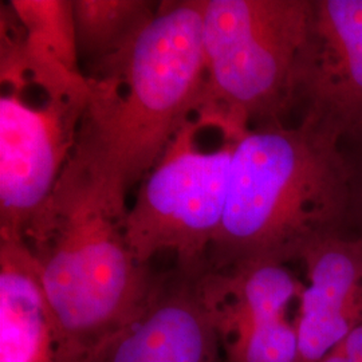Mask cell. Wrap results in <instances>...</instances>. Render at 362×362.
I'll use <instances>...</instances> for the list:
<instances>
[{"label": "cell", "instance_id": "cell-1", "mask_svg": "<svg viewBox=\"0 0 362 362\" xmlns=\"http://www.w3.org/2000/svg\"><path fill=\"white\" fill-rule=\"evenodd\" d=\"M207 0H164L128 52L88 73L89 103L70 158L115 207L146 177L196 117L207 69Z\"/></svg>", "mask_w": 362, "mask_h": 362}, {"label": "cell", "instance_id": "cell-2", "mask_svg": "<svg viewBox=\"0 0 362 362\" xmlns=\"http://www.w3.org/2000/svg\"><path fill=\"white\" fill-rule=\"evenodd\" d=\"M350 203V169L339 141L302 121L255 127L235 144L207 267L299 260L315 240L349 233Z\"/></svg>", "mask_w": 362, "mask_h": 362}, {"label": "cell", "instance_id": "cell-3", "mask_svg": "<svg viewBox=\"0 0 362 362\" xmlns=\"http://www.w3.org/2000/svg\"><path fill=\"white\" fill-rule=\"evenodd\" d=\"M127 212L69 158L23 236L65 338L69 362H83L140 309L155 278L132 254Z\"/></svg>", "mask_w": 362, "mask_h": 362}, {"label": "cell", "instance_id": "cell-4", "mask_svg": "<svg viewBox=\"0 0 362 362\" xmlns=\"http://www.w3.org/2000/svg\"><path fill=\"white\" fill-rule=\"evenodd\" d=\"M313 0H207V79L196 115L204 129L239 141L297 110Z\"/></svg>", "mask_w": 362, "mask_h": 362}, {"label": "cell", "instance_id": "cell-5", "mask_svg": "<svg viewBox=\"0 0 362 362\" xmlns=\"http://www.w3.org/2000/svg\"><path fill=\"white\" fill-rule=\"evenodd\" d=\"M204 127L192 118L155 168L140 182L124 221L132 254L144 266L163 251L176 255V266L202 269L227 204L236 141L206 151L197 144Z\"/></svg>", "mask_w": 362, "mask_h": 362}, {"label": "cell", "instance_id": "cell-6", "mask_svg": "<svg viewBox=\"0 0 362 362\" xmlns=\"http://www.w3.org/2000/svg\"><path fill=\"white\" fill-rule=\"evenodd\" d=\"M0 98V239L22 240L52 194L77 140L89 98L33 106L21 86Z\"/></svg>", "mask_w": 362, "mask_h": 362}, {"label": "cell", "instance_id": "cell-7", "mask_svg": "<svg viewBox=\"0 0 362 362\" xmlns=\"http://www.w3.org/2000/svg\"><path fill=\"white\" fill-rule=\"evenodd\" d=\"M202 288L223 362H298L297 325L288 310L299 300L303 282L287 263L207 267Z\"/></svg>", "mask_w": 362, "mask_h": 362}, {"label": "cell", "instance_id": "cell-8", "mask_svg": "<svg viewBox=\"0 0 362 362\" xmlns=\"http://www.w3.org/2000/svg\"><path fill=\"white\" fill-rule=\"evenodd\" d=\"M202 269L155 274L140 309L83 362H223Z\"/></svg>", "mask_w": 362, "mask_h": 362}, {"label": "cell", "instance_id": "cell-9", "mask_svg": "<svg viewBox=\"0 0 362 362\" xmlns=\"http://www.w3.org/2000/svg\"><path fill=\"white\" fill-rule=\"evenodd\" d=\"M297 110L339 143L362 129V0H313Z\"/></svg>", "mask_w": 362, "mask_h": 362}, {"label": "cell", "instance_id": "cell-10", "mask_svg": "<svg viewBox=\"0 0 362 362\" xmlns=\"http://www.w3.org/2000/svg\"><path fill=\"white\" fill-rule=\"evenodd\" d=\"M298 262L306 279L298 300V362H321L362 320V240L349 233L315 240Z\"/></svg>", "mask_w": 362, "mask_h": 362}, {"label": "cell", "instance_id": "cell-11", "mask_svg": "<svg viewBox=\"0 0 362 362\" xmlns=\"http://www.w3.org/2000/svg\"><path fill=\"white\" fill-rule=\"evenodd\" d=\"M0 362H69L37 260L22 240L0 239Z\"/></svg>", "mask_w": 362, "mask_h": 362}, {"label": "cell", "instance_id": "cell-12", "mask_svg": "<svg viewBox=\"0 0 362 362\" xmlns=\"http://www.w3.org/2000/svg\"><path fill=\"white\" fill-rule=\"evenodd\" d=\"M158 4L149 0H73L78 55L88 73L128 52L155 19Z\"/></svg>", "mask_w": 362, "mask_h": 362}, {"label": "cell", "instance_id": "cell-13", "mask_svg": "<svg viewBox=\"0 0 362 362\" xmlns=\"http://www.w3.org/2000/svg\"><path fill=\"white\" fill-rule=\"evenodd\" d=\"M28 42L52 52L73 73H81L73 0H13Z\"/></svg>", "mask_w": 362, "mask_h": 362}, {"label": "cell", "instance_id": "cell-14", "mask_svg": "<svg viewBox=\"0 0 362 362\" xmlns=\"http://www.w3.org/2000/svg\"><path fill=\"white\" fill-rule=\"evenodd\" d=\"M321 362H362V320Z\"/></svg>", "mask_w": 362, "mask_h": 362}]
</instances>
